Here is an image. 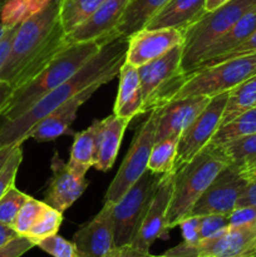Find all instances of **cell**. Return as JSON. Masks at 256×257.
Masks as SVG:
<instances>
[{"instance_id":"obj_1","label":"cell","mask_w":256,"mask_h":257,"mask_svg":"<svg viewBox=\"0 0 256 257\" xmlns=\"http://www.w3.org/2000/svg\"><path fill=\"white\" fill-rule=\"evenodd\" d=\"M127 45L128 42L124 38L109 40L70 79L43 95L27 112L13 120L3 122L0 119V147L23 143L40 120L84 88L99 80L108 83L118 77L120 65L124 62Z\"/></svg>"},{"instance_id":"obj_2","label":"cell","mask_w":256,"mask_h":257,"mask_svg":"<svg viewBox=\"0 0 256 257\" xmlns=\"http://www.w3.org/2000/svg\"><path fill=\"white\" fill-rule=\"evenodd\" d=\"M63 0H52L42 12L18 25L9 57L0 69V80L13 89L37 77L65 47V32L60 24Z\"/></svg>"},{"instance_id":"obj_3","label":"cell","mask_w":256,"mask_h":257,"mask_svg":"<svg viewBox=\"0 0 256 257\" xmlns=\"http://www.w3.org/2000/svg\"><path fill=\"white\" fill-rule=\"evenodd\" d=\"M112 39L93 40L65 45L47 67L27 84L13 90L0 119L13 120L27 112L43 95L52 92L73 77L85 63L89 62L107 42Z\"/></svg>"},{"instance_id":"obj_4","label":"cell","mask_w":256,"mask_h":257,"mask_svg":"<svg viewBox=\"0 0 256 257\" xmlns=\"http://www.w3.org/2000/svg\"><path fill=\"white\" fill-rule=\"evenodd\" d=\"M220 148L207 146L193 160L176 170L172 197L168 207L167 227L172 230L190 217L193 206L216 176L228 166Z\"/></svg>"},{"instance_id":"obj_5","label":"cell","mask_w":256,"mask_h":257,"mask_svg":"<svg viewBox=\"0 0 256 257\" xmlns=\"http://www.w3.org/2000/svg\"><path fill=\"white\" fill-rule=\"evenodd\" d=\"M256 8V0H228L185 30L181 68L185 74L192 72L211 44L227 32L243 15Z\"/></svg>"},{"instance_id":"obj_6","label":"cell","mask_w":256,"mask_h":257,"mask_svg":"<svg viewBox=\"0 0 256 257\" xmlns=\"http://www.w3.org/2000/svg\"><path fill=\"white\" fill-rule=\"evenodd\" d=\"M253 75H256V54L223 60L186 74L185 82L173 93L168 102L197 95L216 97L230 92L236 85Z\"/></svg>"},{"instance_id":"obj_7","label":"cell","mask_w":256,"mask_h":257,"mask_svg":"<svg viewBox=\"0 0 256 257\" xmlns=\"http://www.w3.org/2000/svg\"><path fill=\"white\" fill-rule=\"evenodd\" d=\"M183 44L177 45L162 57L138 68L143 95V113L166 104L185 82L182 72Z\"/></svg>"},{"instance_id":"obj_8","label":"cell","mask_w":256,"mask_h":257,"mask_svg":"<svg viewBox=\"0 0 256 257\" xmlns=\"http://www.w3.org/2000/svg\"><path fill=\"white\" fill-rule=\"evenodd\" d=\"M158 118L160 107L148 112V118L143 120L136 132L130 151L125 155L114 180L105 192L104 202H110L113 205L118 202L148 170V160L156 142Z\"/></svg>"},{"instance_id":"obj_9","label":"cell","mask_w":256,"mask_h":257,"mask_svg":"<svg viewBox=\"0 0 256 257\" xmlns=\"http://www.w3.org/2000/svg\"><path fill=\"white\" fill-rule=\"evenodd\" d=\"M162 175H145L113 205L114 246L130 245L137 236Z\"/></svg>"},{"instance_id":"obj_10","label":"cell","mask_w":256,"mask_h":257,"mask_svg":"<svg viewBox=\"0 0 256 257\" xmlns=\"http://www.w3.org/2000/svg\"><path fill=\"white\" fill-rule=\"evenodd\" d=\"M165 255L173 257H256V222L227 226L195 245L178 243Z\"/></svg>"},{"instance_id":"obj_11","label":"cell","mask_w":256,"mask_h":257,"mask_svg":"<svg viewBox=\"0 0 256 257\" xmlns=\"http://www.w3.org/2000/svg\"><path fill=\"white\" fill-rule=\"evenodd\" d=\"M228 92L212 97L205 109L181 135L177 147L176 170L190 162L210 143L221 124Z\"/></svg>"},{"instance_id":"obj_12","label":"cell","mask_w":256,"mask_h":257,"mask_svg":"<svg viewBox=\"0 0 256 257\" xmlns=\"http://www.w3.org/2000/svg\"><path fill=\"white\" fill-rule=\"evenodd\" d=\"M246 183L247 178L240 168L232 165L226 166L198 198L190 216H228L237 207Z\"/></svg>"},{"instance_id":"obj_13","label":"cell","mask_w":256,"mask_h":257,"mask_svg":"<svg viewBox=\"0 0 256 257\" xmlns=\"http://www.w3.org/2000/svg\"><path fill=\"white\" fill-rule=\"evenodd\" d=\"M175 175L176 172H171L162 175L161 177L157 190L142 221V225L132 242L135 247L150 252L151 246L155 243L156 240L167 237L170 231L167 227L168 207L172 197Z\"/></svg>"},{"instance_id":"obj_14","label":"cell","mask_w":256,"mask_h":257,"mask_svg":"<svg viewBox=\"0 0 256 257\" xmlns=\"http://www.w3.org/2000/svg\"><path fill=\"white\" fill-rule=\"evenodd\" d=\"M124 62L136 68L162 57L177 45L185 43V32L172 28L145 29L135 33L127 39Z\"/></svg>"},{"instance_id":"obj_15","label":"cell","mask_w":256,"mask_h":257,"mask_svg":"<svg viewBox=\"0 0 256 257\" xmlns=\"http://www.w3.org/2000/svg\"><path fill=\"white\" fill-rule=\"evenodd\" d=\"M77 257H103L114 247L113 203L104 202L102 210L73 235Z\"/></svg>"},{"instance_id":"obj_16","label":"cell","mask_w":256,"mask_h":257,"mask_svg":"<svg viewBox=\"0 0 256 257\" xmlns=\"http://www.w3.org/2000/svg\"><path fill=\"white\" fill-rule=\"evenodd\" d=\"M128 2L130 0H104L89 19L65 34V44L115 39V30L124 14Z\"/></svg>"},{"instance_id":"obj_17","label":"cell","mask_w":256,"mask_h":257,"mask_svg":"<svg viewBox=\"0 0 256 257\" xmlns=\"http://www.w3.org/2000/svg\"><path fill=\"white\" fill-rule=\"evenodd\" d=\"M107 84L104 80H99L89 87L84 88L82 92L75 94L74 97L70 98L65 103H63L60 107L53 110L49 115L40 120L28 135V138H34L37 142H50L60 136H64L70 133V127H72L73 122L77 118V113L79 108L99 89L102 85Z\"/></svg>"},{"instance_id":"obj_18","label":"cell","mask_w":256,"mask_h":257,"mask_svg":"<svg viewBox=\"0 0 256 257\" xmlns=\"http://www.w3.org/2000/svg\"><path fill=\"white\" fill-rule=\"evenodd\" d=\"M50 168L52 178L44 195V202L50 207L64 212L83 195L88 182L85 177H77L58 152L53 156Z\"/></svg>"},{"instance_id":"obj_19","label":"cell","mask_w":256,"mask_h":257,"mask_svg":"<svg viewBox=\"0 0 256 257\" xmlns=\"http://www.w3.org/2000/svg\"><path fill=\"white\" fill-rule=\"evenodd\" d=\"M210 99L211 98L208 97L197 95L171 100L161 105L160 118L156 130V142L171 136L181 137L186 128L205 109Z\"/></svg>"},{"instance_id":"obj_20","label":"cell","mask_w":256,"mask_h":257,"mask_svg":"<svg viewBox=\"0 0 256 257\" xmlns=\"http://www.w3.org/2000/svg\"><path fill=\"white\" fill-rule=\"evenodd\" d=\"M130 120L110 114L98 120L95 135V163L98 171L107 172L114 165Z\"/></svg>"},{"instance_id":"obj_21","label":"cell","mask_w":256,"mask_h":257,"mask_svg":"<svg viewBox=\"0 0 256 257\" xmlns=\"http://www.w3.org/2000/svg\"><path fill=\"white\" fill-rule=\"evenodd\" d=\"M206 13V0H168L147 23V29L172 28L185 32Z\"/></svg>"},{"instance_id":"obj_22","label":"cell","mask_w":256,"mask_h":257,"mask_svg":"<svg viewBox=\"0 0 256 257\" xmlns=\"http://www.w3.org/2000/svg\"><path fill=\"white\" fill-rule=\"evenodd\" d=\"M119 87L114 102L113 114L132 120L136 115L143 114V95L138 68L123 62L119 69Z\"/></svg>"},{"instance_id":"obj_23","label":"cell","mask_w":256,"mask_h":257,"mask_svg":"<svg viewBox=\"0 0 256 257\" xmlns=\"http://www.w3.org/2000/svg\"><path fill=\"white\" fill-rule=\"evenodd\" d=\"M256 29V8L255 9L250 10L246 15H243L233 27L226 33H223L217 40L212 43L206 50L205 54L201 58L200 63L195 67L192 72L197 69H202V68H207L212 65L213 63L225 54L230 53L235 48L242 42H245L248 38V35ZM191 72V73H192Z\"/></svg>"},{"instance_id":"obj_24","label":"cell","mask_w":256,"mask_h":257,"mask_svg":"<svg viewBox=\"0 0 256 257\" xmlns=\"http://www.w3.org/2000/svg\"><path fill=\"white\" fill-rule=\"evenodd\" d=\"M167 2L168 0H130L115 30L117 38L128 39L132 34L145 29L147 23Z\"/></svg>"},{"instance_id":"obj_25","label":"cell","mask_w":256,"mask_h":257,"mask_svg":"<svg viewBox=\"0 0 256 257\" xmlns=\"http://www.w3.org/2000/svg\"><path fill=\"white\" fill-rule=\"evenodd\" d=\"M98 119H95L87 130L74 135L68 167L77 177H85L89 168L95 163V135Z\"/></svg>"},{"instance_id":"obj_26","label":"cell","mask_w":256,"mask_h":257,"mask_svg":"<svg viewBox=\"0 0 256 257\" xmlns=\"http://www.w3.org/2000/svg\"><path fill=\"white\" fill-rule=\"evenodd\" d=\"M253 108H256V75L243 80L228 92L220 127Z\"/></svg>"},{"instance_id":"obj_27","label":"cell","mask_w":256,"mask_h":257,"mask_svg":"<svg viewBox=\"0 0 256 257\" xmlns=\"http://www.w3.org/2000/svg\"><path fill=\"white\" fill-rule=\"evenodd\" d=\"M256 133V108L233 118L226 124L218 127L212 140L207 146L213 148H220L232 141L246 137Z\"/></svg>"},{"instance_id":"obj_28","label":"cell","mask_w":256,"mask_h":257,"mask_svg":"<svg viewBox=\"0 0 256 257\" xmlns=\"http://www.w3.org/2000/svg\"><path fill=\"white\" fill-rule=\"evenodd\" d=\"M178 141L180 136H171L156 142L148 160V171L156 175L176 172Z\"/></svg>"},{"instance_id":"obj_29","label":"cell","mask_w":256,"mask_h":257,"mask_svg":"<svg viewBox=\"0 0 256 257\" xmlns=\"http://www.w3.org/2000/svg\"><path fill=\"white\" fill-rule=\"evenodd\" d=\"M52 0H7L0 10V23L7 28L18 27L38 14Z\"/></svg>"},{"instance_id":"obj_30","label":"cell","mask_w":256,"mask_h":257,"mask_svg":"<svg viewBox=\"0 0 256 257\" xmlns=\"http://www.w3.org/2000/svg\"><path fill=\"white\" fill-rule=\"evenodd\" d=\"M104 0H63L60 8V24L65 34L89 19Z\"/></svg>"},{"instance_id":"obj_31","label":"cell","mask_w":256,"mask_h":257,"mask_svg":"<svg viewBox=\"0 0 256 257\" xmlns=\"http://www.w3.org/2000/svg\"><path fill=\"white\" fill-rule=\"evenodd\" d=\"M228 163L235 167H243L256 160V133L238 138L220 147Z\"/></svg>"},{"instance_id":"obj_32","label":"cell","mask_w":256,"mask_h":257,"mask_svg":"<svg viewBox=\"0 0 256 257\" xmlns=\"http://www.w3.org/2000/svg\"><path fill=\"white\" fill-rule=\"evenodd\" d=\"M62 221L63 212L47 205L44 210H43L42 215L39 216V218L33 225V227L28 231L25 237L32 240L35 243V246H37V243L40 240H43V238L57 235L60 225H62Z\"/></svg>"},{"instance_id":"obj_33","label":"cell","mask_w":256,"mask_h":257,"mask_svg":"<svg viewBox=\"0 0 256 257\" xmlns=\"http://www.w3.org/2000/svg\"><path fill=\"white\" fill-rule=\"evenodd\" d=\"M45 206H47V203H45L44 201H38L33 197L28 198L27 202H25L24 205H23V207L20 208L19 213H18L17 218H15L14 223H13L12 226V227L17 231L18 235H27L28 231L33 227L35 221H37L38 218H39V216L42 215Z\"/></svg>"},{"instance_id":"obj_34","label":"cell","mask_w":256,"mask_h":257,"mask_svg":"<svg viewBox=\"0 0 256 257\" xmlns=\"http://www.w3.org/2000/svg\"><path fill=\"white\" fill-rule=\"evenodd\" d=\"M29 197L30 196L18 190L15 186L9 188V191L0 198V222L13 226L20 208Z\"/></svg>"},{"instance_id":"obj_35","label":"cell","mask_w":256,"mask_h":257,"mask_svg":"<svg viewBox=\"0 0 256 257\" xmlns=\"http://www.w3.org/2000/svg\"><path fill=\"white\" fill-rule=\"evenodd\" d=\"M22 161L23 150L22 143H20V145H18L17 147H15L12 156L9 157V160L7 161V163H5V166L3 167V170L0 171V198L9 191V188L15 186V178H17V173L20 165H22Z\"/></svg>"},{"instance_id":"obj_36","label":"cell","mask_w":256,"mask_h":257,"mask_svg":"<svg viewBox=\"0 0 256 257\" xmlns=\"http://www.w3.org/2000/svg\"><path fill=\"white\" fill-rule=\"evenodd\" d=\"M37 246L53 257H77L74 243L63 238L58 233L43 238L37 243Z\"/></svg>"},{"instance_id":"obj_37","label":"cell","mask_w":256,"mask_h":257,"mask_svg":"<svg viewBox=\"0 0 256 257\" xmlns=\"http://www.w3.org/2000/svg\"><path fill=\"white\" fill-rule=\"evenodd\" d=\"M228 226V216H200V241L217 235Z\"/></svg>"},{"instance_id":"obj_38","label":"cell","mask_w":256,"mask_h":257,"mask_svg":"<svg viewBox=\"0 0 256 257\" xmlns=\"http://www.w3.org/2000/svg\"><path fill=\"white\" fill-rule=\"evenodd\" d=\"M35 243L25 236H18L14 240L0 247V257H22L32 250Z\"/></svg>"},{"instance_id":"obj_39","label":"cell","mask_w":256,"mask_h":257,"mask_svg":"<svg viewBox=\"0 0 256 257\" xmlns=\"http://www.w3.org/2000/svg\"><path fill=\"white\" fill-rule=\"evenodd\" d=\"M183 236V242L195 245L200 241V216H190L178 225Z\"/></svg>"},{"instance_id":"obj_40","label":"cell","mask_w":256,"mask_h":257,"mask_svg":"<svg viewBox=\"0 0 256 257\" xmlns=\"http://www.w3.org/2000/svg\"><path fill=\"white\" fill-rule=\"evenodd\" d=\"M250 54H256V29L248 35V38L245 40V42H242L237 48H235V49L231 50L230 53H227V54H225L223 57H221L220 59L216 60L212 65L217 64V63L220 62H223V60L233 59V58L243 57V55H250Z\"/></svg>"},{"instance_id":"obj_41","label":"cell","mask_w":256,"mask_h":257,"mask_svg":"<svg viewBox=\"0 0 256 257\" xmlns=\"http://www.w3.org/2000/svg\"><path fill=\"white\" fill-rule=\"evenodd\" d=\"M252 222H256V208L253 207H236L228 215V226H243Z\"/></svg>"},{"instance_id":"obj_42","label":"cell","mask_w":256,"mask_h":257,"mask_svg":"<svg viewBox=\"0 0 256 257\" xmlns=\"http://www.w3.org/2000/svg\"><path fill=\"white\" fill-rule=\"evenodd\" d=\"M243 206L256 208V176L247 178V183L238 198L237 207H243Z\"/></svg>"},{"instance_id":"obj_43","label":"cell","mask_w":256,"mask_h":257,"mask_svg":"<svg viewBox=\"0 0 256 257\" xmlns=\"http://www.w3.org/2000/svg\"><path fill=\"white\" fill-rule=\"evenodd\" d=\"M103 257H155L151 252L140 250L132 243L123 246H114L109 252Z\"/></svg>"},{"instance_id":"obj_44","label":"cell","mask_w":256,"mask_h":257,"mask_svg":"<svg viewBox=\"0 0 256 257\" xmlns=\"http://www.w3.org/2000/svg\"><path fill=\"white\" fill-rule=\"evenodd\" d=\"M18 27L8 28L7 33L4 34V37L0 40V69L3 68L4 63L7 62L8 57H9L10 49H12L13 39H14L15 32H17Z\"/></svg>"},{"instance_id":"obj_45","label":"cell","mask_w":256,"mask_h":257,"mask_svg":"<svg viewBox=\"0 0 256 257\" xmlns=\"http://www.w3.org/2000/svg\"><path fill=\"white\" fill-rule=\"evenodd\" d=\"M13 87L10 83L5 82V80H0V115L4 112L5 107H7L8 102H9L10 97L13 94Z\"/></svg>"},{"instance_id":"obj_46","label":"cell","mask_w":256,"mask_h":257,"mask_svg":"<svg viewBox=\"0 0 256 257\" xmlns=\"http://www.w3.org/2000/svg\"><path fill=\"white\" fill-rule=\"evenodd\" d=\"M18 236L20 235H18L17 231H15L12 226L0 222V247L7 245L8 242L14 240V238L18 237Z\"/></svg>"},{"instance_id":"obj_47","label":"cell","mask_w":256,"mask_h":257,"mask_svg":"<svg viewBox=\"0 0 256 257\" xmlns=\"http://www.w3.org/2000/svg\"><path fill=\"white\" fill-rule=\"evenodd\" d=\"M18 145H20V143H17V145H12V146H5V147H0V171L3 170V167H4L5 163H7V161L9 160L13 151L15 150V147H17Z\"/></svg>"},{"instance_id":"obj_48","label":"cell","mask_w":256,"mask_h":257,"mask_svg":"<svg viewBox=\"0 0 256 257\" xmlns=\"http://www.w3.org/2000/svg\"><path fill=\"white\" fill-rule=\"evenodd\" d=\"M240 171L242 172V175L245 176L246 178L253 177V176H256V160L251 161L250 163H247L246 166L241 167Z\"/></svg>"},{"instance_id":"obj_49","label":"cell","mask_w":256,"mask_h":257,"mask_svg":"<svg viewBox=\"0 0 256 257\" xmlns=\"http://www.w3.org/2000/svg\"><path fill=\"white\" fill-rule=\"evenodd\" d=\"M226 2H228V0H206V12H211L220 5L225 4Z\"/></svg>"},{"instance_id":"obj_50","label":"cell","mask_w":256,"mask_h":257,"mask_svg":"<svg viewBox=\"0 0 256 257\" xmlns=\"http://www.w3.org/2000/svg\"><path fill=\"white\" fill-rule=\"evenodd\" d=\"M7 30H8V28L5 27V25H3L2 23H0V40H2V38L4 37V34L7 33Z\"/></svg>"},{"instance_id":"obj_51","label":"cell","mask_w":256,"mask_h":257,"mask_svg":"<svg viewBox=\"0 0 256 257\" xmlns=\"http://www.w3.org/2000/svg\"><path fill=\"white\" fill-rule=\"evenodd\" d=\"M7 2V0H0V10H2V8H3V5H4V3Z\"/></svg>"},{"instance_id":"obj_52","label":"cell","mask_w":256,"mask_h":257,"mask_svg":"<svg viewBox=\"0 0 256 257\" xmlns=\"http://www.w3.org/2000/svg\"><path fill=\"white\" fill-rule=\"evenodd\" d=\"M155 257H173V256H167V255H165V253H163V255H161V256H155Z\"/></svg>"}]
</instances>
